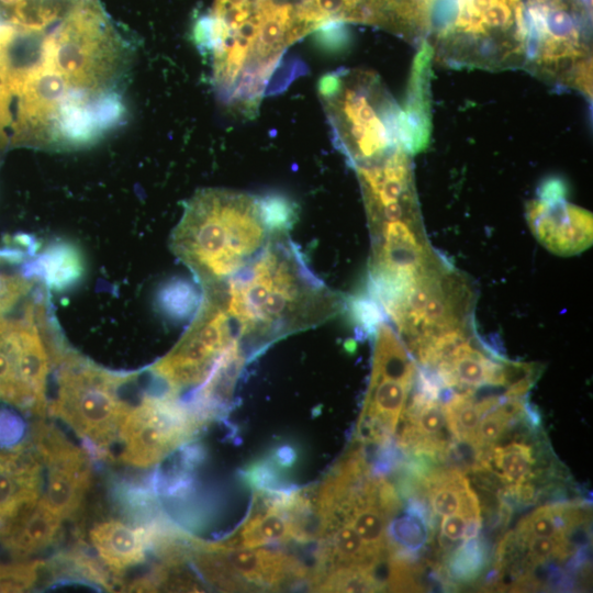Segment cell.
I'll return each instance as SVG.
<instances>
[{
	"label": "cell",
	"mask_w": 593,
	"mask_h": 593,
	"mask_svg": "<svg viewBox=\"0 0 593 593\" xmlns=\"http://www.w3.org/2000/svg\"><path fill=\"white\" fill-rule=\"evenodd\" d=\"M202 290L226 313L249 360L277 340L329 321L346 305L312 272L289 232L275 236L242 270Z\"/></svg>",
	"instance_id": "1"
},
{
	"label": "cell",
	"mask_w": 593,
	"mask_h": 593,
	"mask_svg": "<svg viewBox=\"0 0 593 593\" xmlns=\"http://www.w3.org/2000/svg\"><path fill=\"white\" fill-rule=\"evenodd\" d=\"M295 221L296 204L281 194L204 189L186 204L170 245L203 289L242 270Z\"/></svg>",
	"instance_id": "2"
},
{
	"label": "cell",
	"mask_w": 593,
	"mask_h": 593,
	"mask_svg": "<svg viewBox=\"0 0 593 593\" xmlns=\"http://www.w3.org/2000/svg\"><path fill=\"white\" fill-rule=\"evenodd\" d=\"M317 87L333 143L354 169L404 147L401 108L377 72L339 69L321 77Z\"/></svg>",
	"instance_id": "3"
},
{
	"label": "cell",
	"mask_w": 593,
	"mask_h": 593,
	"mask_svg": "<svg viewBox=\"0 0 593 593\" xmlns=\"http://www.w3.org/2000/svg\"><path fill=\"white\" fill-rule=\"evenodd\" d=\"M523 1L527 23L524 69L592 100L591 7L582 0Z\"/></svg>",
	"instance_id": "4"
},
{
	"label": "cell",
	"mask_w": 593,
	"mask_h": 593,
	"mask_svg": "<svg viewBox=\"0 0 593 593\" xmlns=\"http://www.w3.org/2000/svg\"><path fill=\"white\" fill-rule=\"evenodd\" d=\"M58 363L57 392L47 411L98 457H107L131 406L120 398L119 389L134 376L101 369L69 351Z\"/></svg>",
	"instance_id": "5"
},
{
	"label": "cell",
	"mask_w": 593,
	"mask_h": 593,
	"mask_svg": "<svg viewBox=\"0 0 593 593\" xmlns=\"http://www.w3.org/2000/svg\"><path fill=\"white\" fill-rule=\"evenodd\" d=\"M206 423L179 395L163 389L130 406L120 427L121 462L148 468L189 443Z\"/></svg>",
	"instance_id": "6"
},
{
	"label": "cell",
	"mask_w": 593,
	"mask_h": 593,
	"mask_svg": "<svg viewBox=\"0 0 593 593\" xmlns=\"http://www.w3.org/2000/svg\"><path fill=\"white\" fill-rule=\"evenodd\" d=\"M372 333V370L357 434L361 441L385 444L396 432L415 384L417 367L399 335L384 320Z\"/></svg>",
	"instance_id": "7"
},
{
	"label": "cell",
	"mask_w": 593,
	"mask_h": 593,
	"mask_svg": "<svg viewBox=\"0 0 593 593\" xmlns=\"http://www.w3.org/2000/svg\"><path fill=\"white\" fill-rule=\"evenodd\" d=\"M189 558L199 573L221 591L280 590L309 581L306 568L292 555L268 548H223L191 539Z\"/></svg>",
	"instance_id": "8"
},
{
	"label": "cell",
	"mask_w": 593,
	"mask_h": 593,
	"mask_svg": "<svg viewBox=\"0 0 593 593\" xmlns=\"http://www.w3.org/2000/svg\"><path fill=\"white\" fill-rule=\"evenodd\" d=\"M235 343L239 340L226 313L212 296L203 293L188 329L150 370L165 389L179 395L183 390L202 385Z\"/></svg>",
	"instance_id": "9"
},
{
	"label": "cell",
	"mask_w": 593,
	"mask_h": 593,
	"mask_svg": "<svg viewBox=\"0 0 593 593\" xmlns=\"http://www.w3.org/2000/svg\"><path fill=\"white\" fill-rule=\"evenodd\" d=\"M312 514L311 492L260 489L254 493L243 523L214 544L223 548H256L307 542L312 538L309 532Z\"/></svg>",
	"instance_id": "10"
},
{
	"label": "cell",
	"mask_w": 593,
	"mask_h": 593,
	"mask_svg": "<svg viewBox=\"0 0 593 593\" xmlns=\"http://www.w3.org/2000/svg\"><path fill=\"white\" fill-rule=\"evenodd\" d=\"M32 439L34 451L47 468L43 500L63 521L72 517L91 484L90 456L44 422L34 425Z\"/></svg>",
	"instance_id": "11"
},
{
	"label": "cell",
	"mask_w": 593,
	"mask_h": 593,
	"mask_svg": "<svg viewBox=\"0 0 593 593\" xmlns=\"http://www.w3.org/2000/svg\"><path fill=\"white\" fill-rule=\"evenodd\" d=\"M527 221L536 238L553 254L581 253L592 244V214L566 200L562 180H546L527 204Z\"/></svg>",
	"instance_id": "12"
},
{
	"label": "cell",
	"mask_w": 593,
	"mask_h": 593,
	"mask_svg": "<svg viewBox=\"0 0 593 593\" xmlns=\"http://www.w3.org/2000/svg\"><path fill=\"white\" fill-rule=\"evenodd\" d=\"M42 462L30 447L0 452V538L42 495Z\"/></svg>",
	"instance_id": "13"
},
{
	"label": "cell",
	"mask_w": 593,
	"mask_h": 593,
	"mask_svg": "<svg viewBox=\"0 0 593 593\" xmlns=\"http://www.w3.org/2000/svg\"><path fill=\"white\" fill-rule=\"evenodd\" d=\"M432 59L433 48L425 40L414 58L405 103L401 108L402 143L411 156L424 150L429 143Z\"/></svg>",
	"instance_id": "14"
},
{
	"label": "cell",
	"mask_w": 593,
	"mask_h": 593,
	"mask_svg": "<svg viewBox=\"0 0 593 593\" xmlns=\"http://www.w3.org/2000/svg\"><path fill=\"white\" fill-rule=\"evenodd\" d=\"M89 538L101 563L114 575L143 563L150 549L146 526L132 527L115 519L96 524Z\"/></svg>",
	"instance_id": "15"
},
{
	"label": "cell",
	"mask_w": 593,
	"mask_h": 593,
	"mask_svg": "<svg viewBox=\"0 0 593 593\" xmlns=\"http://www.w3.org/2000/svg\"><path fill=\"white\" fill-rule=\"evenodd\" d=\"M61 522L41 495L13 521L0 541L12 556L25 558L47 549L57 539Z\"/></svg>",
	"instance_id": "16"
},
{
	"label": "cell",
	"mask_w": 593,
	"mask_h": 593,
	"mask_svg": "<svg viewBox=\"0 0 593 593\" xmlns=\"http://www.w3.org/2000/svg\"><path fill=\"white\" fill-rule=\"evenodd\" d=\"M83 271V258L78 248L67 242H55L27 261L22 275L40 279L46 288L63 291L75 286Z\"/></svg>",
	"instance_id": "17"
},
{
	"label": "cell",
	"mask_w": 593,
	"mask_h": 593,
	"mask_svg": "<svg viewBox=\"0 0 593 593\" xmlns=\"http://www.w3.org/2000/svg\"><path fill=\"white\" fill-rule=\"evenodd\" d=\"M434 2L435 0H369L372 24L387 27L421 44L429 33Z\"/></svg>",
	"instance_id": "18"
},
{
	"label": "cell",
	"mask_w": 593,
	"mask_h": 593,
	"mask_svg": "<svg viewBox=\"0 0 593 593\" xmlns=\"http://www.w3.org/2000/svg\"><path fill=\"white\" fill-rule=\"evenodd\" d=\"M429 503L438 516L465 513L481 516L479 501L467 478L458 471L439 473L428 480Z\"/></svg>",
	"instance_id": "19"
},
{
	"label": "cell",
	"mask_w": 593,
	"mask_h": 593,
	"mask_svg": "<svg viewBox=\"0 0 593 593\" xmlns=\"http://www.w3.org/2000/svg\"><path fill=\"white\" fill-rule=\"evenodd\" d=\"M503 398L490 396L474 401L471 389L462 392H451L443 403L448 430L456 439L465 441L474 448L475 433L482 416L499 405Z\"/></svg>",
	"instance_id": "20"
},
{
	"label": "cell",
	"mask_w": 593,
	"mask_h": 593,
	"mask_svg": "<svg viewBox=\"0 0 593 593\" xmlns=\"http://www.w3.org/2000/svg\"><path fill=\"white\" fill-rule=\"evenodd\" d=\"M491 458L507 489L527 481L535 465L533 449L525 443L513 441L495 447Z\"/></svg>",
	"instance_id": "21"
},
{
	"label": "cell",
	"mask_w": 593,
	"mask_h": 593,
	"mask_svg": "<svg viewBox=\"0 0 593 593\" xmlns=\"http://www.w3.org/2000/svg\"><path fill=\"white\" fill-rule=\"evenodd\" d=\"M563 507L558 505H544L517 526L518 537L523 540L529 537H551L566 539L569 526L562 518Z\"/></svg>",
	"instance_id": "22"
},
{
	"label": "cell",
	"mask_w": 593,
	"mask_h": 593,
	"mask_svg": "<svg viewBox=\"0 0 593 593\" xmlns=\"http://www.w3.org/2000/svg\"><path fill=\"white\" fill-rule=\"evenodd\" d=\"M157 303L164 314L174 318H184L198 309L199 296L188 282L172 280L159 290Z\"/></svg>",
	"instance_id": "23"
},
{
	"label": "cell",
	"mask_w": 593,
	"mask_h": 593,
	"mask_svg": "<svg viewBox=\"0 0 593 593\" xmlns=\"http://www.w3.org/2000/svg\"><path fill=\"white\" fill-rule=\"evenodd\" d=\"M44 562L0 563V592H23L30 590L38 580Z\"/></svg>",
	"instance_id": "24"
},
{
	"label": "cell",
	"mask_w": 593,
	"mask_h": 593,
	"mask_svg": "<svg viewBox=\"0 0 593 593\" xmlns=\"http://www.w3.org/2000/svg\"><path fill=\"white\" fill-rule=\"evenodd\" d=\"M527 545L528 558L534 563L545 562L549 559L561 558L568 555L566 539L551 537H529L524 539Z\"/></svg>",
	"instance_id": "25"
},
{
	"label": "cell",
	"mask_w": 593,
	"mask_h": 593,
	"mask_svg": "<svg viewBox=\"0 0 593 593\" xmlns=\"http://www.w3.org/2000/svg\"><path fill=\"white\" fill-rule=\"evenodd\" d=\"M25 434L22 418L9 409H0V448L14 449Z\"/></svg>",
	"instance_id": "26"
},
{
	"label": "cell",
	"mask_w": 593,
	"mask_h": 593,
	"mask_svg": "<svg viewBox=\"0 0 593 593\" xmlns=\"http://www.w3.org/2000/svg\"><path fill=\"white\" fill-rule=\"evenodd\" d=\"M316 42L325 49H339L348 43V33L342 22H332L318 27Z\"/></svg>",
	"instance_id": "27"
},
{
	"label": "cell",
	"mask_w": 593,
	"mask_h": 593,
	"mask_svg": "<svg viewBox=\"0 0 593 593\" xmlns=\"http://www.w3.org/2000/svg\"><path fill=\"white\" fill-rule=\"evenodd\" d=\"M475 518H481V516H471L465 513L444 516L440 524V536L450 541L465 539L469 524Z\"/></svg>",
	"instance_id": "28"
}]
</instances>
